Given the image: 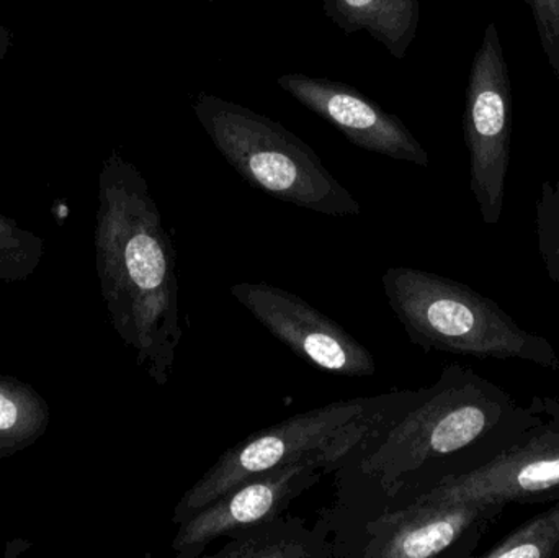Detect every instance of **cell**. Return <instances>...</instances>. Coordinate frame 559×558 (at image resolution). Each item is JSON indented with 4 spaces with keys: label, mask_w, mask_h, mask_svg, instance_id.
Masks as SVG:
<instances>
[{
    "label": "cell",
    "mask_w": 559,
    "mask_h": 558,
    "mask_svg": "<svg viewBox=\"0 0 559 558\" xmlns=\"http://www.w3.org/2000/svg\"><path fill=\"white\" fill-rule=\"evenodd\" d=\"M193 111L213 146L249 186L321 215H361L360 203L321 157L278 121L206 92L197 95Z\"/></svg>",
    "instance_id": "4"
},
{
    "label": "cell",
    "mask_w": 559,
    "mask_h": 558,
    "mask_svg": "<svg viewBox=\"0 0 559 558\" xmlns=\"http://www.w3.org/2000/svg\"><path fill=\"white\" fill-rule=\"evenodd\" d=\"M277 84L302 107L337 128L354 146L391 159L429 166V154L401 118L384 111L357 88L305 74L280 75Z\"/></svg>",
    "instance_id": "11"
},
{
    "label": "cell",
    "mask_w": 559,
    "mask_h": 558,
    "mask_svg": "<svg viewBox=\"0 0 559 558\" xmlns=\"http://www.w3.org/2000/svg\"><path fill=\"white\" fill-rule=\"evenodd\" d=\"M485 558H558L559 500L489 547Z\"/></svg>",
    "instance_id": "15"
},
{
    "label": "cell",
    "mask_w": 559,
    "mask_h": 558,
    "mask_svg": "<svg viewBox=\"0 0 559 558\" xmlns=\"http://www.w3.org/2000/svg\"><path fill=\"white\" fill-rule=\"evenodd\" d=\"M43 241L35 233L20 228L13 219L0 215V282L20 284L38 271Z\"/></svg>",
    "instance_id": "16"
},
{
    "label": "cell",
    "mask_w": 559,
    "mask_h": 558,
    "mask_svg": "<svg viewBox=\"0 0 559 558\" xmlns=\"http://www.w3.org/2000/svg\"><path fill=\"white\" fill-rule=\"evenodd\" d=\"M381 400H341L254 432L226 451L183 494L174 511V523H183L236 485L280 465L319 455L337 467L377 432Z\"/></svg>",
    "instance_id": "5"
},
{
    "label": "cell",
    "mask_w": 559,
    "mask_h": 558,
    "mask_svg": "<svg viewBox=\"0 0 559 558\" xmlns=\"http://www.w3.org/2000/svg\"><path fill=\"white\" fill-rule=\"evenodd\" d=\"M542 416L514 446L485 467L447 478L417 501L489 500L538 504L559 500V396H540Z\"/></svg>",
    "instance_id": "7"
},
{
    "label": "cell",
    "mask_w": 559,
    "mask_h": 558,
    "mask_svg": "<svg viewBox=\"0 0 559 558\" xmlns=\"http://www.w3.org/2000/svg\"><path fill=\"white\" fill-rule=\"evenodd\" d=\"M229 292L275 340L305 363L350 379H367L377 372L370 349L298 295L267 282H239Z\"/></svg>",
    "instance_id": "8"
},
{
    "label": "cell",
    "mask_w": 559,
    "mask_h": 558,
    "mask_svg": "<svg viewBox=\"0 0 559 558\" xmlns=\"http://www.w3.org/2000/svg\"><path fill=\"white\" fill-rule=\"evenodd\" d=\"M504 501H417L368 523L367 558L469 557L504 513Z\"/></svg>",
    "instance_id": "9"
},
{
    "label": "cell",
    "mask_w": 559,
    "mask_h": 558,
    "mask_svg": "<svg viewBox=\"0 0 559 558\" xmlns=\"http://www.w3.org/2000/svg\"><path fill=\"white\" fill-rule=\"evenodd\" d=\"M331 468L324 458L309 455L249 477L180 523L173 541L174 553L179 558H197L219 537H233L274 520Z\"/></svg>",
    "instance_id": "10"
},
{
    "label": "cell",
    "mask_w": 559,
    "mask_h": 558,
    "mask_svg": "<svg viewBox=\"0 0 559 558\" xmlns=\"http://www.w3.org/2000/svg\"><path fill=\"white\" fill-rule=\"evenodd\" d=\"M540 416V396L521 405L475 370L450 364L432 387L409 393L361 471L391 497L411 484L419 495L485 467Z\"/></svg>",
    "instance_id": "2"
},
{
    "label": "cell",
    "mask_w": 559,
    "mask_h": 558,
    "mask_svg": "<svg viewBox=\"0 0 559 558\" xmlns=\"http://www.w3.org/2000/svg\"><path fill=\"white\" fill-rule=\"evenodd\" d=\"M532 10L542 49L559 79V0H524Z\"/></svg>",
    "instance_id": "18"
},
{
    "label": "cell",
    "mask_w": 559,
    "mask_h": 558,
    "mask_svg": "<svg viewBox=\"0 0 559 558\" xmlns=\"http://www.w3.org/2000/svg\"><path fill=\"white\" fill-rule=\"evenodd\" d=\"M535 233L545 272L559 295V177L542 183L535 205Z\"/></svg>",
    "instance_id": "17"
},
{
    "label": "cell",
    "mask_w": 559,
    "mask_h": 558,
    "mask_svg": "<svg viewBox=\"0 0 559 558\" xmlns=\"http://www.w3.org/2000/svg\"><path fill=\"white\" fill-rule=\"evenodd\" d=\"M334 556L322 534L308 530L301 518H274L249 527L213 558H328Z\"/></svg>",
    "instance_id": "13"
},
{
    "label": "cell",
    "mask_w": 559,
    "mask_h": 558,
    "mask_svg": "<svg viewBox=\"0 0 559 558\" xmlns=\"http://www.w3.org/2000/svg\"><path fill=\"white\" fill-rule=\"evenodd\" d=\"M322 9L345 35L367 32L396 59L416 39L420 0H322Z\"/></svg>",
    "instance_id": "12"
},
{
    "label": "cell",
    "mask_w": 559,
    "mask_h": 558,
    "mask_svg": "<svg viewBox=\"0 0 559 558\" xmlns=\"http://www.w3.org/2000/svg\"><path fill=\"white\" fill-rule=\"evenodd\" d=\"M463 136L469 154V189L483 223L498 225L511 164L512 82L496 22L485 29L469 69Z\"/></svg>",
    "instance_id": "6"
},
{
    "label": "cell",
    "mask_w": 559,
    "mask_h": 558,
    "mask_svg": "<svg viewBox=\"0 0 559 558\" xmlns=\"http://www.w3.org/2000/svg\"><path fill=\"white\" fill-rule=\"evenodd\" d=\"M51 409L38 390L12 376H0V459L36 444L48 431Z\"/></svg>",
    "instance_id": "14"
},
{
    "label": "cell",
    "mask_w": 559,
    "mask_h": 558,
    "mask_svg": "<svg viewBox=\"0 0 559 558\" xmlns=\"http://www.w3.org/2000/svg\"><path fill=\"white\" fill-rule=\"evenodd\" d=\"M384 295L411 343L420 349L483 360H519L559 370V354L524 330L495 300L462 282L413 268H390Z\"/></svg>",
    "instance_id": "3"
},
{
    "label": "cell",
    "mask_w": 559,
    "mask_h": 558,
    "mask_svg": "<svg viewBox=\"0 0 559 558\" xmlns=\"http://www.w3.org/2000/svg\"><path fill=\"white\" fill-rule=\"evenodd\" d=\"M95 262L111 327L166 387L183 336L177 251L146 180L123 161L102 176Z\"/></svg>",
    "instance_id": "1"
}]
</instances>
